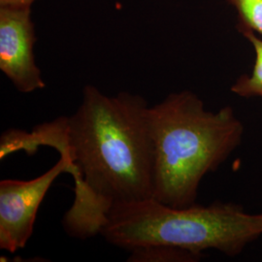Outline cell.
Instances as JSON below:
<instances>
[{
  "instance_id": "1",
  "label": "cell",
  "mask_w": 262,
  "mask_h": 262,
  "mask_svg": "<svg viewBox=\"0 0 262 262\" xmlns=\"http://www.w3.org/2000/svg\"><path fill=\"white\" fill-rule=\"evenodd\" d=\"M148 109L138 94L108 96L86 85L73 115L40 123L30 132L3 133L0 159L19 150L33 155L39 147L56 150L74 181V201L62 226L70 237L92 238L114 209L152 198Z\"/></svg>"
},
{
  "instance_id": "2",
  "label": "cell",
  "mask_w": 262,
  "mask_h": 262,
  "mask_svg": "<svg viewBox=\"0 0 262 262\" xmlns=\"http://www.w3.org/2000/svg\"><path fill=\"white\" fill-rule=\"evenodd\" d=\"M152 143V198L174 207L196 204L202 179L241 144L243 122L231 106L208 111L189 91L169 94L148 109Z\"/></svg>"
},
{
  "instance_id": "3",
  "label": "cell",
  "mask_w": 262,
  "mask_h": 262,
  "mask_svg": "<svg viewBox=\"0 0 262 262\" xmlns=\"http://www.w3.org/2000/svg\"><path fill=\"white\" fill-rule=\"evenodd\" d=\"M99 235L128 252L163 245L235 256L261 237L262 213L251 214L238 204L225 202L174 208L150 198L114 209Z\"/></svg>"
},
{
  "instance_id": "4",
  "label": "cell",
  "mask_w": 262,
  "mask_h": 262,
  "mask_svg": "<svg viewBox=\"0 0 262 262\" xmlns=\"http://www.w3.org/2000/svg\"><path fill=\"white\" fill-rule=\"evenodd\" d=\"M68 173V162L59 157L56 164L28 181L0 182V249L15 253L24 249L33 233L38 210L56 178Z\"/></svg>"
},
{
  "instance_id": "5",
  "label": "cell",
  "mask_w": 262,
  "mask_h": 262,
  "mask_svg": "<svg viewBox=\"0 0 262 262\" xmlns=\"http://www.w3.org/2000/svg\"><path fill=\"white\" fill-rule=\"evenodd\" d=\"M35 42L30 7L0 6V70L23 94L46 86L35 62Z\"/></svg>"
},
{
  "instance_id": "6",
  "label": "cell",
  "mask_w": 262,
  "mask_h": 262,
  "mask_svg": "<svg viewBox=\"0 0 262 262\" xmlns=\"http://www.w3.org/2000/svg\"><path fill=\"white\" fill-rule=\"evenodd\" d=\"M129 262H195L205 257L203 253H194L172 246L154 245L134 249L129 252Z\"/></svg>"
},
{
  "instance_id": "7",
  "label": "cell",
  "mask_w": 262,
  "mask_h": 262,
  "mask_svg": "<svg viewBox=\"0 0 262 262\" xmlns=\"http://www.w3.org/2000/svg\"><path fill=\"white\" fill-rule=\"evenodd\" d=\"M244 36L253 45L255 61L252 74L240 76L231 86V92L245 98L262 97V39L253 32H248Z\"/></svg>"
},
{
  "instance_id": "8",
  "label": "cell",
  "mask_w": 262,
  "mask_h": 262,
  "mask_svg": "<svg viewBox=\"0 0 262 262\" xmlns=\"http://www.w3.org/2000/svg\"><path fill=\"white\" fill-rule=\"evenodd\" d=\"M237 11L241 33H258L262 36V0H227Z\"/></svg>"
},
{
  "instance_id": "9",
  "label": "cell",
  "mask_w": 262,
  "mask_h": 262,
  "mask_svg": "<svg viewBox=\"0 0 262 262\" xmlns=\"http://www.w3.org/2000/svg\"><path fill=\"white\" fill-rule=\"evenodd\" d=\"M35 0H0V6L30 7Z\"/></svg>"
}]
</instances>
